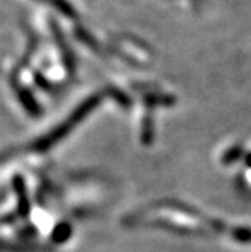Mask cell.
<instances>
[{
	"label": "cell",
	"instance_id": "277c9868",
	"mask_svg": "<svg viewBox=\"0 0 251 252\" xmlns=\"http://www.w3.org/2000/svg\"><path fill=\"white\" fill-rule=\"evenodd\" d=\"M248 162H250V165H251V157H250V158H248Z\"/></svg>",
	"mask_w": 251,
	"mask_h": 252
},
{
	"label": "cell",
	"instance_id": "6da1fadb",
	"mask_svg": "<svg viewBox=\"0 0 251 252\" xmlns=\"http://www.w3.org/2000/svg\"><path fill=\"white\" fill-rule=\"evenodd\" d=\"M97 104H99V97H93L89 100H85L65 121H62L52 131H49L47 134H44L42 137H39L38 141H35L32 148L36 150V151H45V150L55 147L62 139V137H65L77 124H80L82 120L86 115H89V113L96 109Z\"/></svg>",
	"mask_w": 251,
	"mask_h": 252
},
{
	"label": "cell",
	"instance_id": "7a4b0ae2",
	"mask_svg": "<svg viewBox=\"0 0 251 252\" xmlns=\"http://www.w3.org/2000/svg\"><path fill=\"white\" fill-rule=\"evenodd\" d=\"M18 97H20V101H21L23 107H25L28 112H31V113H38L39 107H38V104L35 103V100L32 98V95H31L29 91H26V89H25V91H20Z\"/></svg>",
	"mask_w": 251,
	"mask_h": 252
},
{
	"label": "cell",
	"instance_id": "3957f363",
	"mask_svg": "<svg viewBox=\"0 0 251 252\" xmlns=\"http://www.w3.org/2000/svg\"><path fill=\"white\" fill-rule=\"evenodd\" d=\"M68 234H70V228H68V225H59L56 228V231H55V239L56 240H67Z\"/></svg>",
	"mask_w": 251,
	"mask_h": 252
}]
</instances>
